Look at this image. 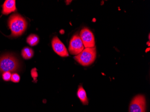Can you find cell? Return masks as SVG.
<instances>
[{
	"label": "cell",
	"mask_w": 150,
	"mask_h": 112,
	"mask_svg": "<svg viewBox=\"0 0 150 112\" xmlns=\"http://www.w3.org/2000/svg\"><path fill=\"white\" fill-rule=\"evenodd\" d=\"M52 46L54 51L61 57L69 56L67 49L58 37H55L53 38L52 40Z\"/></svg>",
	"instance_id": "cell-7"
},
{
	"label": "cell",
	"mask_w": 150,
	"mask_h": 112,
	"mask_svg": "<svg viewBox=\"0 0 150 112\" xmlns=\"http://www.w3.org/2000/svg\"><path fill=\"white\" fill-rule=\"evenodd\" d=\"M85 49L83 43L79 35L75 34L70 41L69 52L73 55H77Z\"/></svg>",
	"instance_id": "cell-4"
},
{
	"label": "cell",
	"mask_w": 150,
	"mask_h": 112,
	"mask_svg": "<svg viewBox=\"0 0 150 112\" xmlns=\"http://www.w3.org/2000/svg\"><path fill=\"white\" fill-rule=\"evenodd\" d=\"M21 54L24 59H30L33 56L34 52L31 48L25 47L22 50Z\"/></svg>",
	"instance_id": "cell-10"
},
{
	"label": "cell",
	"mask_w": 150,
	"mask_h": 112,
	"mask_svg": "<svg viewBox=\"0 0 150 112\" xmlns=\"http://www.w3.org/2000/svg\"><path fill=\"white\" fill-rule=\"evenodd\" d=\"M146 99L144 96L139 95L134 98L130 103L129 112H145Z\"/></svg>",
	"instance_id": "cell-5"
},
{
	"label": "cell",
	"mask_w": 150,
	"mask_h": 112,
	"mask_svg": "<svg viewBox=\"0 0 150 112\" xmlns=\"http://www.w3.org/2000/svg\"><path fill=\"white\" fill-rule=\"evenodd\" d=\"M11 74L10 72H6L2 74V78L5 81H9L11 80Z\"/></svg>",
	"instance_id": "cell-12"
},
{
	"label": "cell",
	"mask_w": 150,
	"mask_h": 112,
	"mask_svg": "<svg viewBox=\"0 0 150 112\" xmlns=\"http://www.w3.org/2000/svg\"><path fill=\"white\" fill-rule=\"evenodd\" d=\"M20 78L19 75L16 73L12 74L11 80L13 82H18L20 81Z\"/></svg>",
	"instance_id": "cell-13"
},
{
	"label": "cell",
	"mask_w": 150,
	"mask_h": 112,
	"mask_svg": "<svg viewBox=\"0 0 150 112\" xmlns=\"http://www.w3.org/2000/svg\"><path fill=\"white\" fill-rule=\"evenodd\" d=\"M77 96L84 105H88V99L87 97L86 91L82 86H79L77 92Z\"/></svg>",
	"instance_id": "cell-9"
},
{
	"label": "cell",
	"mask_w": 150,
	"mask_h": 112,
	"mask_svg": "<svg viewBox=\"0 0 150 112\" xmlns=\"http://www.w3.org/2000/svg\"><path fill=\"white\" fill-rule=\"evenodd\" d=\"M80 37L85 48L95 46V39L92 32L87 27H84L80 32Z\"/></svg>",
	"instance_id": "cell-6"
},
{
	"label": "cell",
	"mask_w": 150,
	"mask_h": 112,
	"mask_svg": "<svg viewBox=\"0 0 150 112\" xmlns=\"http://www.w3.org/2000/svg\"><path fill=\"white\" fill-rule=\"evenodd\" d=\"M27 25L28 23L25 18L18 14L12 15L8 20V26L13 37L22 35L26 30Z\"/></svg>",
	"instance_id": "cell-1"
},
{
	"label": "cell",
	"mask_w": 150,
	"mask_h": 112,
	"mask_svg": "<svg viewBox=\"0 0 150 112\" xmlns=\"http://www.w3.org/2000/svg\"><path fill=\"white\" fill-rule=\"evenodd\" d=\"M2 13L4 15H8L16 11V2L15 0H6L2 6Z\"/></svg>",
	"instance_id": "cell-8"
},
{
	"label": "cell",
	"mask_w": 150,
	"mask_h": 112,
	"mask_svg": "<svg viewBox=\"0 0 150 112\" xmlns=\"http://www.w3.org/2000/svg\"><path fill=\"white\" fill-rule=\"evenodd\" d=\"M19 66L17 59L12 55H5L0 58V72H15Z\"/></svg>",
	"instance_id": "cell-3"
},
{
	"label": "cell",
	"mask_w": 150,
	"mask_h": 112,
	"mask_svg": "<svg viewBox=\"0 0 150 112\" xmlns=\"http://www.w3.org/2000/svg\"><path fill=\"white\" fill-rule=\"evenodd\" d=\"M39 41L38 37L36 35L31 34L27 38V42L32 46L37 45Z\"/></svg>",
	"instance_id": "cell-11"
},
{
	"label": "cell",
	"mask_w": 150,
	"mask_h": 112,
	"mask_svg": "<svg viewBox=\"0 0 150 112\" xmlns=\"http://www.w3.org/2000/svg\"><path fill=\"white\" fill-rule=\"evenodd\" d=\"M37 69H33L31 71V75H32V77L34 79L37 78L38 77V73L37 72Z\"/></svg>",
	"instance_id": "cell-14"
},
{
	"label": "cell",
	"mask_w": 150,
	"mask_h": 112,
	"mask_svg": "<svg viewBox=\"0 0 150 112\" xmlns=\"http://www.w3.org/2000/svg\"><path fill=\"white\" fill-rule=\"evenodd\" d=\"M96 49L94 46L85 48L79 54L75 56L74 59L81 65L87 66L93 63L96 58Z\"/></svg>",
	"instance_id": "cell-2"
}]
</instances>
